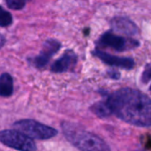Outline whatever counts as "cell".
Here are the masks:
<instances>
[{
    "instance_id": "obj_10",
    "label": "cell",
    "mask_w": 151,
    "mask_h": 151,
    "mask_svg": "<svg viewBox=\"0 0 151 151\" xmlns=\"http://www.w3.org/2000/svg\"><path fill=\"white\" fill-rule=\"evenodd\" d=\"M91 111L100 118H105V117H109L110 115H111V110H110L106 101L95 104L91 107Z\"/></svg>"
},
{
    "instance_id": "obj_5",
    "label": "cell",
    "mask_w": 151,
    "mask_h": 151,
    "mask_svg": "<svg viewBox=\"0 0 151 151\" xmlns=\"http://www.w3.org/2000/svg\"><path fill=\"white\" fill-rule=\"evenodd\" d=\"M60 49V43L56 40H48L43 44L40 54L33 59V64L36 68H43L47 65L51 57Z\"/></svg>"
},
{
    "instance_id": "obj_15",
    "label": "cell",
    "mask_w": 151,
    "mask_h": 151,
    "mask_svg": "<svg viewBox=\"0 0 151 151\" xmlns=\"http://www.w3.org/2000/svg\"><path fill=\"white\" fill-rule=\"evenodd\" d=\"M4 43H5V38L3 35L0 34V49L4 45Z\"/></svg>"
},
{
    "instance_id": "obj_12",
    "label": "cell",
    "mask_w": 151,
    "mask_h": 151,
    "mask_svg": "<svg viewBox=\"0 0 151 151\" xmlns=\"http://www.w3.org/2000/svg\"><path fill=\"white\" fill-rule=\"evenodd\" d=\"M7 5L12 9V10H20L22 9L25 4L27 0H5Z\"/></svg>"
},
{
    "instance_id": "obj_3",
    "label": "cell",
    "mask_w": 151,
    "mask_h": 151,
    "mask_svg": "<svg viewBox=\"0 0 151 151\" xmlns=\"http://www.w3.org/2000/svg\"><path fill=\"white\" fill-rule=\"evenodd\" d=\"M13 127L31 139L48 140L58 134V131L49 126L33 119H21L13 124Z\"/></svg>"
},
{
    "instance_id": "obj_4",
    "label": "cell",
    "mask_w": 151,
    "mask_h": 151,
    "mask_svg": "<svg viewBox=\"0 0 151 151\" xmlns=\"http://www.w3.org/2000/svg\"><path fill=\"white\" fill-rule=\"evenodd\" d=\"M0 142L12 149L19 151H36L33 139L18 130H3L0 132Z\"/></svg>"
},
{
    "instance_id": "obj_13",
    "label": "cell",
    "mask_w": 151,
    "mask_h": 151,
    "mask_svg": "<svg viewBox=\"0 0 151 151\" xmlns=\"http://www.w3.org/2000/svg\"><path fill=\"white\" fill-rule=\"evenodd\" d=\"M151 80V66H150L148 69H146V71H144L143 74H142V81L143 82H148Z\"/></svg>"
},
{
    "instance_id": "obj_8",
    "label": "cell",
    "mask_w": 151,
    "mask_h": 151,
    "mask_svg": "<svg viewBox=\"0 0 151 151\" xmlns=\"http://www.w3.org/2000/svg\"><path fill=\"white\" fill-rule=\"evenodd\" d=\"M98 42L102 46L110 47L118 51L125 50L128 45V42L124 37L111 32H107L104 35H103L99 39Z\"/></svg>"
},
{
    "instance_id": "obj_9",
    "label": "cell",
    "mask_w": 151,
    "mask_h": 151,
    "mask_svg": "<svg viewBox=\"0 0 151 151\" xmlns=\"http://www.w3.org/2000/svg\"><path fill=\"white\" fill-rule=\"evenodd\" d=\"M13 93V80L12 77L4 73L0 75V96L9 97Z\"/></svg>"
},
{
    "instance_id": "obj_6",
    "label": "cell",
    "mask_w": 151,
    "mask_h": 151,
    "mask_svg": "<svg viewBox=\"0 0 151 151\" xmlns=\"http://www.w3.org/2000/svg\"><path fill=\"white\" fill-rule=\"evenodd\" d=\"M93 54L100 58L103 62H104L107 65L124 68L130 70L134 67V62L132 58H120V57H116L111 54H108L106 52L101 51V50H96L93 52Z\"/></svg>"
},
{
    "instance_id": "obj_7",
    "label": "cell",
    "mask_w": 151,
    "mask_h": 151,
    "mask_svg": "<svg viewBox=\"0 0 151 151\" xmlns=\"http://www.w3.org/2000/svg\"><path fill=\"white\" fill-rule=\"evenodd\" d=\"M76 63H77L76 54L72 50H66L60 58H58L57 61H55L52 64L50 70L51 72L56 73H64L73 68Z\"/></svg>"
},
{
    "instance_id": "obj_14",
    "label": "cell",
    "mask_w": 151,
    "mask_h": 151,
    "mask_svg": "<svg viewBox=\"0 0 151 151\" xmlns=\"http://www.w3.org/2000/svg\"><path fill=\"white\" fill-rule=\"evenodd\" d=\"M109 75H110V77H111L113 79H119V74L117 72H111L109 73Z\"/></svg>"
},
{
    "instance_id": "obj_1",
    "label": "cell",
    "mask_w": 151,
    "mask_h": 151,
    "mask_svg": "<svg viewBox=\"0 0 151 151\" xmlns=\"http://www.w3.org/2000/svg\"><path fill=\"white\" fill-rule=\"evenodd\" d=\"M111 114L136 127H151V98L141 91L122 88L105 100Z\"/></svg>"
},
{
    "instance_id": "obj_11",
    "label": "cell",
    "mask_w": 151,
    "mask_h": 151,
    "mask_svg": "<svg viewBox=\"0 0 151 151\" xmlns=\"http://www.w3.org/2000/svg\"><path fill=\"white\" fill-rule=\"evenodd\" d=\"M12 22V17L10 12L5 11L2 6H0V26L8 27Z\"/></svg>"
},
{
    "instance_id": "obj_2",
    "label": "cell",
    "mask_w": 151,
    "mask_h": 151,
    "mask_svg": "<svg viewBox=\"0 0 151 151\" xmlns=\"http://www.w3.org/2000/svg\"><path fill=\"white\" fill-rule=\"evenodd\" d=\"M62 129L65 138L81 151H111L100 137L80 128L77 125L65 122L62 124Z\"/></svg>"
},
{
    "instance_id": "obj_16",
    "label": "cell",
    "mask_w": 151,
    "mask_h": 151,
    "mask_svg": "<svg viewBox=\"0 0 151 151\" xmlns=\"http://www.w3.org/2000/svg\"><path fill=\"white\" fill-rule=\"evenodd\" d=\"M150 90H151V87H150Z\"/></svg>"
}]
</instances>
